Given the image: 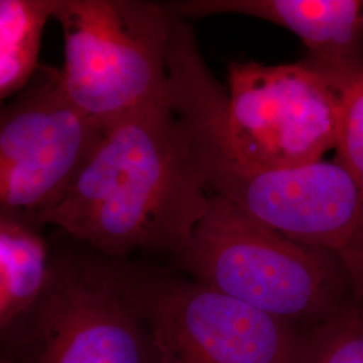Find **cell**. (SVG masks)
Segmentation results:
<instances>
[{"instance_id": "1", "label": "cell", "mask_w": 363, "mask_h": 363, "mask_svg": "<svg viewBox=\"0 0 363 363\" xmlns=\"http://www.w3.org/2000/svg\"><path fill=\"white\" fill-rule=\"evenodd\" d=\"M208 191L190 130L163 103L104 127L40 225L106 259L174 257L206 213Z\"/></svg>"}, {"instance_id": "2", "label": "cell", "mask_w": 363, "mask_h": 363, "mask_svg": "<svg viewBox=\"0 0 363 363\" xmlns=\"http://www.w3.org/2000/svg\"><path fill=\"white\" fill-rule=\"evenodd\" d=\"M169 104L191 133L213 195L288 238L335 255L363 298V184L339 160L283 169L250 166L223 140L193 70L177 72Z\"/></svg>"}, {"instance_id": "3", "label": "cell", "mask_w": 363, "mask_h": 363, "mask_svg": "<svg viewBox=\"0 0 363 363\" xmlns=\"http://www.w3.org/2000/svg\"><path fill=\"white\" fill-rule=\"evenodd\" d=\"M172 259L177 272L301 328L357 296L335 255L288 238L217 195Z\"/></svg>"}, {"instance_id": "4", "label": "cell", "mask_w": 363, "mask_h": 363, "mask_svg": "<svg viewBox=\"0 0 363 363\" xmlns=\"http://www.w3.org/2000/svg\"><path fill=\"white\" fill-rule=\"evenodd\" d=\"M74 245L52 252L40 294L0 328V363H160L125 261Z\"/></svg>"}, {"instance_id": "5", "label": "cell", "mask_w": 363, "mask_h": 363, "mask_svg": "<svg viewBox=\"0 0 363 363\" xmlns=\"http://www.w3.org/2000/svg\"><path fill=\"white\" fill-rule=\"evenodd\" d=\"M62 31L61 85L100 127L169 103L167 52L175 19L148 0H55Z\"/></svg>"}, {"instance_id": "6", "label": "cell", "mask_w": 363, "mask_h": 363, "mask_svg": "<svg viewBox=\"0 0 363 363\" xmlns=\"http://www.w3.org/2000/svg\"><path fill=\"white\" fill-rule=\"evenodd\" d=\"M198 73L208 113L234 155L256 167L283 169L325 159L335 150L337 96L313 66L229 65V91L210 74Z\"/></svg>"}, {"instance_id": "7", "label": "cell", "mask_w": 363, "mask_h": 363, "mask_svg": "<svg viewBox=\"0 0 363 363\" xmlns=\"http://www.w3.org/2000/svg\"><path fill=\"white\" fill-rule=\"evenodd\" d=\"M160 363H296L307 328L259 311L181 272L125 261Z\"/></svg>"}, {"instance_id": "8", "label": "cell", "mask_w": 363, "mask_h": 363, "mask_svg": "<svg viewBox=\"0 0 363 363\" xmlns=\"http://www.w3.org/2000/svg\"><path fill=\"white\" fill-rule=\"evenodd\" d=\"M101 130L69 101L60 69L42 66L0 106V214L43 228Z\"/></svg>"}, {"instance_id": "9", "label": "cell", "mask_w": 363, "mask_h": 363, "mask_svg": "<svg viewBox=\"0 0 363 363\" xmlns=\"http://www.w3.org/2000/svg\"><path fill=\"white\" fill-rule=\"evenodd\" d=\"M174 19L217 13L253 16L284 27L304 43L306 62L337 81L363 70V0H178Z\"/></svg>"}, {"instance_id": "10", "label": "cell", "mask_w": 363, "mask_h": 363, "mask_svg": "<svg viewBox=\"0 0 363 363\" xmlns=\"http://www.w3.org/2000/svg\"><path fill=\"white\" fill-rule=\"evenodd\" d=\"M55 0H0V106L38 74L39 52Z\"/></svg>"}, {"instance_id": "11", "label": "cell", "mask_w": 363, "mask_h": 363, "mask_svg": "<svg viewBox=\"0 0 363 363\" xmlns=\"http://www.w3.org/2000/svg\"><path fill=\"white\" fill-rule=\"evenodd\" d=\"M40 230L0 214V286L11 306V320L37 298L49 276L52 252Z\"/></svg>"}, {"instance_id": "12", "label": "cell", "mask_w": 363, "mask_h": 363, "mask_svg": "<svg viewBox=\"0 0 363 363\" xmlns=\"http://www.w3.org/2000/svg\"><path fill=\"white\" fill-rule=\"evenodd\" d=\"M296 363H363V298L307 328Z\"/></svg>"}, {"instance_id": "13", "label": "cell", "mask_w": 363, "mask_h": 363, "mask_svg": "<svg viewBox=\"0 0 363 363\" xmlns=\"http://www.w3.org/2000/svg\"><path fill=\"white\" fill-rule=\"evenodd\" d=\"M330 82L337 96L335 159L363 184V70Z\"/></svg>"}]
</instances>
